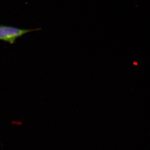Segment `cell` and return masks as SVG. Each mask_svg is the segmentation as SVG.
<instances>
[{
  "mask_svg": "<svg viewBox=\"0 0 150 150\" xmlns=\"http://www.w3.org/2000/svg\"><path fill=\"white\" fill-rule=\"evenodd\" d=\"M40 30V28L21 29L10 25H0V40L13 44L15 43L17 39L23 35Z\"/></svg>",
  "mask_w": 150,
  "mask_h": 150,
  "instance_id": "cell-1",
  "label": "cell"
}]
</instances>
